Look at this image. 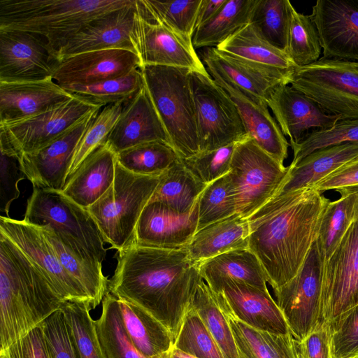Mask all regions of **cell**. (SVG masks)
I'll return each instance as SVG.
<instances>
[{
  "label": "cell",
  "mask_w": 358,
  "mask_h": 358,
  "mask_svg": "<svg viewBox=\"0 0 358 358\" xmlns=\"http://www.w3.org/2000/svg\"><path fill=\"white\" fill-rule=\"evenodd\" d=\"M202 280L199 263L186 248L132 244L118 252L108 292L148 311L169 331L174 344Z\"/></svg>",
  "instance_id": "1"
},
{
  "label": "cell",
  "mask_w": 358,
  "mask_h": 358,
  "mask_svg": "<svg viewBox=\"0 0 358 358\" xmlns=\"http://www.w3.org/2000/svg\"><path fill=\"white\" fill-rule=\"evenodd\" d=\"M331 201L313 187L271 199L250 217L248 248L275 291L299 272Z\"/></svg>",
  "instance_id": "2"
},
{
  "label": "cell",
  "mask_w": 358,
  "mask_h": 358,
  "mask_svg": "<svg viewBox=\"0 0 358 358\" xmlns=\"http://www.w3.org/2000/svg\"><path fill=\"white\" fill-rule=\"evenodd\" d=\"M63 303L36 265L0 234V350L39 326Z\"/></svg>",
  "instance_id": "3"
},
{
  "label": "cell",
  "mask_w": 358,
  "mask_h": 358,
  "mask_svg": "<svg viewBox=\"0 0 358 358\" xmlns=\"http://www.w3.org/2000/svg\"><path fill=\"white\" fill-rule=\"evenodd\" d=\"M132 0H0V29L43 37L57 52L87 22L121 8Z\"/></svg>",
  "instance_id": "4"
},
{
  "label": "cell",
  "mask_w": 358,
  "mask_h": 358,
  "mask_svg": "<svg viewBox=\"0 0 358 358\" xmlns=\"http://www.w3.org/2000/svg\"><path fill=\"white\" fill-rule=\"evenodd\" d=\"M140 69L144 85L180 159L199 152L191 71L154 65H144Z\"/></svg>",
  "instance_id": "5"
},
{
  "label": "cell",
  "mask_w": 358,
  "mask_h": 358,
  "mask_svg": "<svg viewBox=\"0 0 358 358\" xmlns=\"http://www.w3.org/2000/svg\"><path fill=\"white\" fill-rule=\"evenodd\" d=\"M159 177L131 173L116 161L112 185L87 208L110 248L120 252L133 244L138 221Z\"/></svg>",
  "instance_id": "6"
},
{
  "label": "cell",
  "mask_w": 358,
  "mask_h": 358,
  "mask_svg": "<svg viewBox=\"0 0 358 358\" xmlns=\"http://www.w3.org/2000/svg\"><path fill=\"white\" fill-rule=\"evenodd\" d=\"M289 84L329 114L341 119H358V61L323 56L313 64L294 69Z\"/></svg>",
  "instance_id": "7"
},
{
  "label": "cell",
  "mask_w": 358,
  "mask_h": 358,
  "mask_svg": "<svg viewBox=\"0 0 358 358\" xmlns=\"http://www.w3.org/2000/svg\"><path fill=\"white\" fill-rule=\"evenodd\" d=\"M289 171V166L280 164L248 136L237 142L228 173L236 213L250 217L275 196Z\"/></svg>",
  "instance_id": "8"
},
{
  "label": "cell",
  "mask_w": 358,
  "mask_h": 358,
  "mask_svg": "<svg viewBox=\"0 0 358 358\" xmlns=\"http://www.w3.org/2000/svg\"><path fill=\"white\" fill-rule=\"evenodd\" d=\"M189 81L199 152L216 150L248 136L234 101L210 75L191 71Z\"/></svg>",
  "instance_id": "9"
},
{
  "label": "cell",
  "mask_w": 358,
  "mask_h": 358,
  "mask_svg": "<svg viewBox=\"0 0 358 358\" xmlns=\"http://www.w3.org/2000/svg\"><path fill=\"white\" fill-rule=\"evenodd\" d=\"M23 220L38 226L49 225L78 242L101 262L106 257L105 242L96 222L86 208L62 191L34 188Z\"/></svg>",
  "instance_id": "10"
},
{
  "label": "cell",
  "mask_w": 358,
  "mask_h": 358,
  "mask_svg": "<svg viewBox=\"0 0 358 358\" xmlns=\"http://www.w3.org/2000/svg\"><path fill=\"white\" fill-rule=\"evenodd\" d=\"M324 262L315 240L296 275L274 291L291 334L301 342L320 322Z\"/></svg>",
  "instance_id": "11"
},
{
  "label": "cell",
  "mask_w": 358,
  "mask_h": 358,
  "mask_svg": "<svg viewBox=\"0 0 358 358\" xmlns=\"http://www.w3.org/2000/svg\"><path fill=\"white\" fill-rule=\"evenodd\" d=\"M65 102L42 113L0 125V147L20 157L36 152L62 135L91 113L102 107L72 94Z\"/></svg>",
  "instance_id": "12"
},
{
  "label": "cell",
  "mask_w": 358,
  "mask_h": 358,
  "mask_svg": "<svg viewBox=\"0 0 358 358\" xmlns=\"http://www.w3.org/2000/svg\"><path fill=\"white\" fill-rule=\"evenodd\" d=\"M0 234L36 265L63 302L85 303L92 309L87 293L63 267L39 226L1 215Z\"/></svg>",
  "instance_id": "13"
},
{
  "label": "cell",
  "mask_w": 358,
  "mask_h": 358,
  "mask_svg": "<svg viewBox=\"0 0 358 358\" xmlns=\"http://www.w3.org/2000/svg\"><path fill=\"white\" fill-rule=\"evenodd\" d=\"M357 305L358 222H354L332 255L324 262L320 322H331Z\"/></svg>",
  "instance_id": "14"
},
{
  "label": "cell",
  "mask_w": 358,
  "mask_h": 358,
  "mask_svg": "<svg viewBox=\"0 0 358 358\" xmlns=\"http://www.w3.org/2000/svg\"><path fill=\"white\" fill-rule=\"evenodd\" d=\"M206 282L221 310L230 312L238 320L255 329L279 335L290 333L281 310L268 290L231 278Z\"/></svg>",
  "instance_id": "15"
},
{
  "label": "cell",
  "mask_w": 358,
  "mask_h": 358,
  "mask_svg": "<svg viewBox=\"0 0 358 358\" xmlns=\"http://www.w3.org/2000/svg\"><path fill=\"white\" fill-rule=\"evenodd\" d=\"M131 41L141 67L144 65L173 66L209 75L195 51L192 39L161 23L145 19L138 7Z\"/></svg>",
  "instance_id": "16"
},
{
  "label": "cell",
  "mask_w": 358,
  "mask_h": 358,
  "mask_svg": "<svg viewBox=\"0 0 358 358\" xmlns=\"http://www.w3.org/2000/svg\"><path fill=\"white\" fill-rule=\"evenodd\" d=\"M57 59L47 41L31 32L0 29V82L52 78Z\"/></svg>",
  "instance_id": "17"
},
{
  "label": "cell",
  "mask_w": 358,
  "mask_h": 358,
  "mask_svg": "<svg viewBox=\"0 0 358 358\" xmlns=\"http://www.w3.org/2000/svg\"><path fill=\"white\" fill-rule=\"evenodd\" d=\"M101 108L44 148L20 155L22 169L34 188L62 191L76 146Z\"/></svg>",
  "instance_id": "18"
},
{
  "label": "cell",
  "mask_w": 358,
  "mask_h": 358,
  "mask_svg": "<svg viewBox=\"0 0 358 358\" xmlns=\"http://www.w3.org/2000/svg\"><path fill=\"white\" fill-rule=\"evenodd\" d=\"M310 16L324 57L358 61V0H317Z\"/></svg>",
  "instance_id": "19"
},
{
  "label": "cell",
  "mask_w": 358,
  "mask_h": 358,
  "mask_svg": "<svg viewBox=\"0 0 358 358\" xmlns=\"http://www.w3.org/2000/svg\"><path fill=\"white\" fill-rule=\"evenodd\" d=\"M137 54L123 49L85 52L57 60L52 79L61 87L87 85L140 68Z\"/></svg>",
  "instance_id": "20"
},
{
  "label": "cell",
  "mask_w": 358,
  "mask_h": 358,
  "mask_svg": "<svg viewBox=\"0 0 358 358\" xmlns=\"http://www.w3.org/2000/svg\"><path fill=\"white\" fill-rule=\"evenodd\" d=\"M202 62L214 80L229 83L252 99L268 101L282 84H289L292 71L259 66L230 57L216 48H205Z\"/></svg>",
  "instance_id": "21"
},
{
  "label": "cell",
  "mask_w": 358,
  "mask_h": 358,
  "mask_svg": "<svg viewBox=\"0 0 358 358\" xmlns=\"http://www.w3.org/2000/svg\"><path fill=\"white\" fill-rule=\"evenodd\" d=\"M136 0L92 20L70 36L57 52V60L94 50L123 49L134 52L131 41Z\"/></svg>",
  "instance_id": "22"
},
{
  "label": "cell",
  "mask_w": 358,
  "mask_h": 358,
  "mask_svg": "<svg viewBox=\"0 0 358 358\" xmlns=\"http://www.w3.org/2000/svg\"><path fill=\"white\" fill-rule=\"evenodd\" d=\"M198 227V201L193 210L179 213L159 201L149 202L138 221L133 244L165 248H186Z\"/></svg>",
  "instance_id": "23"
},
{
  "label": "cell",
  "mask_w": 358,
  "mask_h": 358,
  "mask_svg": "<svg viewBox=\"0 0 358 358\" xmlns=\"http://www.w3.org/2000/svg\"><path fill=\"white\" fill-rule=\"evenodd\" d=\"M268 106L290 143H299L310 129H327L341 119L327 113L317 102L289 84H282L274 90Z\"/></svg>",
  "instance_id": "24"
},
{
  "label": "cell",
  "mask_w": 358,
  "mask_h": 358,
  "mask_svg": "<svg viewBox=\"0 0 358 358\" xmlns=\"http://www.w3.org/2000/svg\"><path fill=\"white\" fill-rule=\"evenodd\" d=\"M152 141H162L171 145L166 130L144 85L124 104L122 113L106 143L117 154Z\"/></svg>",
  "instance_id": "25"
},
{
  "label": "cell",
  "mask_w": 358,
  "mask_h": 358,
  "mask_svg": "<svg viewBox=\"0 0 358 358\" xmlns=\"http://www.w3.org/2000/svg\"><path fill=\"white\" fill-rule=\"evenodd\" d=\"M52 78L26 82H0V125L35 116L72 98Z\"/></svg>",
  "instance_id": "26"
},
{
  "label": "cell",
  "mask_w": 358,
  "mask_h": 358,
  "mask_svg": "<svg viewBox=\"0 0 358 358\" xmlns=\"http://www.w3.org/2000/svg\"><path fill=\"white\" fill-rule=\"evenodd\" d=\"M39 227L63 267L82 286L90 300L92 309H95L108 292L109 280L103 273L102 262L73 238L49 225Z\"/></svg>",
  "instance_id": "27"
},
{
  "label": "cell",
  "mask_w": 358,
  "mask_h": 358,
  "mask_svg": "<svg viewBox=\"0 0 358 358\" xmlns=\"http://www.w3.org/2000/svg\"><path fill=\"white\" fill-rule=\"evenodd\" d=\"M236 105L247 135L265 152L283 164L289 143L266 103L255 100L234 85L215 80Z\"/></svg>",
  "instance_id": "28"
},
{
  "label": "cell",
  "mask_w": 358,
  "mask_h": 358,
  "mask_svg": "<svg viewBox=\"0 0 358 358\" xmlns=\"http://www.w3.org/2000/svg\"><path fill=\"white\" fill-rule=\"evenodd\" d=\"M116 156L110 146L103 143L83 161L62 192L87 209L112 185L115 176Z\"/></svg>",
  "instance_id": "29"
},
{
  "label": "cell",
  "mask_w": 358,
  "mask_h": 358,
  "mask_svg": "<svg viewBox=\"0 0 358 358\" xmlns=\"http://www.w3.org/2000/svg\"><path fill=\"white\" fill-rule=\"evenodd\" d=\"M357 156L358 143H344L315 150L297 164L289 165L287 177L274 196L310 187Z\"/></svg>",
  "instance_id": "30"
},
{
  "label": "cell",
  "mask_w": 358,
  "mask_h": 358,
  "mask_svg": "<svg viewBox=\"0 0 358 358\" xmlns=\"http://www.w3.org/2000/svg\"><path fill=\"white\" fill-rule=\"evenodd\" d=\"M248 219L238 213L199 229L186 249L198 263L234 250L248 248Z\"/></svg>",
  "instance_id": "31"
},
{
  "label": "cell",
  "mask_w": 358,
  "mask_h": 358,
  "mask_svg": "<svg viewBox=\"0 0 358 358\" xmlns=\"http://www.w3.org/2000/svg\"><path fill=\"white\" fill-rule=\"evenodd\" d=\"M117 299L125 330L142 355L156 358L173 347V337L161 322L135 303Z\"/></svg>",
  "instance_id": "32"
},
{
  "label": "cell",
  "mask_w": 358,
  "mask_h": 358,
  "mask_svg": "<svg viewBox=\"0 0 358 358\" xmlns=\"http://www.w3.org/2000/svg\"><path fill=\"white\" fill-rule=\"evenodd\" d=\"M220 52L259 66L292 71L296 66L286 52L273 46L249 23L216 47Z\"/></svg>",
  "instance_id": "33"
},
{
  "label": "cell",
  "mask_w": 358,
  "mask_h": 358,
  "mask_svg": "<svg viewBox=\"0 0 358 358\" xmlns=\"http://www.w3.org/2000/svg\"><path fill=\"white\" fill-rule=\"evenodd\" d=\"M221 310L231 329L239 358H296L291 333L279 335L262 331L240 321L230 312Z\"/></svg>",
  "instance_id": "34"
},
{
  "label": "cell",
  "mask_w": 358,
  "mask_h": 358,
  "mask_svg": "<svg viewBox=\"0 0 358 358\" xmlns=\"http://www.w3.org/2000/svg\"><path fill=\"white\" fill-rule=\"evenodd\" d=\"M199 271L205 282L231 278L268 290L266 273L249 248L234 250L201 262Z\"/></svg>",
  "instance_id": "35"
},
{
  "label": "cell",
  "mask_w": 358,
  "mask_h": 358,
  "mask_svg": "<svg viewBox=\"0 0 358 358\" xmlns=\"http://www.w3.org/2000/svg\"><path fill=\"white\" fill-rule=\"evenodd\" d=\"M207 185L180 159L160 175L159 184L149 202L159 201L179 213H188L193 210Z\"/></svg>",
  "instance_id": "36"
},
{
  "label": "cell",
  "mask_w": 358,
  "mask_h": 358,
  "mask_svg": "<svg viewBox=\"0 0 358 358\" xmlns=\"http://www.w3.org/2000/svg\"><path fill=\"white\" fill-rule=\"evenodd\" d=\"M257 0H227L209 21L197 27L192 43L195 49L216 48L249 24Z\"/></svg>",
  "instance_id": "37"
},
{
  "label": "cell",
  "mask_w": 358,
  "mask_h": 358,
  "mask_svg": "<svg viewBox=\"0 0 358 358\" xmlns=\"http://www.w3.org/2000/svg\"><path fill=\"white\" fill-rule=\"evenodd\" d=\"M94 322L106 358H148L137 350L129 338L117 299L109 292L103 299L101 315Z\"/></svg>",
  "instance_id": "38"
},
{
  "label": "cell",
  "mask_w": 358,
  "mask_h": 358,
  "mask_svg": "<svg viewBox=\"0 0 358 358\" xmlns=\"http://www.w3.org/2000/svg\"><path fill=\"white\" fill-rule=\"evenodd\" d=\"M144 86L140 68L120 77L87 85L62 87L71 94L101 107L117 103H127Z\"/></svg>",
  "instance_id": "39"
},
{
  "label": "cell",
  "mask_w": 358,
  "mask_h": 358,
  "mask_svg": "<svg viewBox=\"0 0 358 358\" xmlns=\"http://www.w3.org/2000/svg\"><path fill=\"white\" fill-rule=\"evenodd\" d=\"M200 3L201 0H136L138 9L143 17L161 23L192 40Z\"/></svg>",
  "instance_id": "40"
},
{
  "label": "cell",
  "mask_w": 358,
  "mask_h": 358,
  "mask_svg": "<svg viewBox=\"0 0 358 358\" xmlns=\"http://www.w3.org/2000/svg\"><path fill=\"white\" fill-rule=\"evenodd\" d=\"M117 162L131 173L160 176L180 157L169 143L152 141L136 145L117 154Z\"/></svg>",
  "instance_id": "41"
},
{
  "label": "cell",
  "mask_w": 358,
  "mask_h": 358,
  "mask_svg": "<svg viewBox=\"0 0 358 358\" xmlns=\"http://www.w3.org/2000/svg\"><path fill=\"white\" fill-rule=\"evenodd\" d=\"M192 306L206 326L224 358H239L229 322L217 303L213 293L202 280L194 295Z\"/></svg>",
  "instance_id": "42"
},
{
  "label": "cell",
  "mask_w": 358,
  "mask_h": 358,
  "mask_svg": "<svg viewBox=\"0 0 358 358\" xmlns=\"http://www.w3.org/2000/svg\"><path fill=\"white\" fill-rule=\"evenodd\" d=\"M292 8L288 0H257L250 23L267 42L286 52Z\"/></svg>",
  "instance_id": "43"
},
{
  "label": "cell",
  "mask_w": 358,
  "mask_h": 358,
  "mask_svg": "<svg viewBox=\"0 0 358 358\" xmlns=\"http://www.w3.org/2000/svg\"><path fill=\"white\" fill-rule=\"evenodd\" d=\"M355 203V196L350 194L330 201L328 204L316 239L324 262L332 255L354 222Z\"/></svg>",
  "instance_id": "44"
},
{
  "label": "cell",
  "mask_w": 358,
  "mask_h": 358,
  "mask_svg": "<svg viewBox=\"0 0 358 358\" xmlns=\"http://www.w3.org/2000/svg\"><path fill=\"white\" fill-rule=\"evenodd\" d=\"M61 308L78 357L106 358L90 314V306L85 303L64 302Z\"/></svg>",
  "instance_id": "45"
},
{
  "label": "cell",
  "mask_w": 358,
  "mask_h": 358,
  "mask_svg": "<svg viewBox=\"0 0 358 358\" xmlns=\"http://www.w3.org/2000/svg\"><path fill=\"white\" fill-rule=\"evenodd\" d=\"M322 49L310 16L297 12L293 7L286 50L290 60L296 67L309 65L320 59Z\"/></svg>",
  "instance_id": "46"
},
{
  "label": "cell",
  "mask_w": 358,
  "mask_h": 358,
  "mask_svg": "<svg viewBox=\"0 0 358 358\" xmlns=\"http://www.w3.org/2000/svg\"><path fill=\"white\" fill-rule=\"evenodd\" d=\"M236 213L234 190L228 173L208 184L198 199L197 230Z\"/></svg>",
  "instance_id": "47"
},
{
  "label": "cell",
  "mask_w": 358,
  "mask_h": 358,
  "mask_svg": "<svg viewBox=\"0 0 358 358\" xmlns=\"http://www.w3.org/2000/svg\"><path fill=\"white\" fill-rule=\"evenodd\" d=\"M125 103L103 106L84 133L74 151L68 171L66 182L83 161L106 139L119 119Z\"/></svg>",
  "instance_id": "48"
},
{
  "label": "cell",
  "mask_w": 358,
  "mask_h": 358,
  "mask_svg": "<svg viewBox=\"0 0 358 358\" xmlns=\"http://www.w3.org/2000/svg\"><path fill=\"white\" fill-rule=\"evenodd\" d=\"M173 346L196 358H224L192 304L183 320Z\"/></svg>",
  "instance_id": "49"
},
{
  "label": "cell",
  "mask_w": 358,
  "mask_h": 358,
  "mask_svg": "<svg viewBox=\"0 0 358 358\" xmlns=\"http://www.w3.org/2000/svg\"><path fill=\"white\" fill-rule=\"evenodd\" d=\"M344 143H358V119H340L331 127L310 131L300 143H290L294 165L313 152Z\"/></svg>",
  "instance_id": "50"
},
{
  "label": "cell",
  "mask_w": 358,
  "mask_h": 358,
  "mask_svg": "<svg viewBox=\"0 0 358 358\" xmlns=\"http://www.w3.org/2000/svg\"><path fill=\"white\" fill-rule=\"evenodd\" d=\"M236 143L213 150L200 151L181 161L199 180L208 185L229 172Z\"/></svg>",
  "instance_id": "51"
},
{
  "label": "cell",
  "mask_w": 358,
  "mask_h": 358,
  "mask_svg": "<svg viewBox=\"0 0 358 358\" xmlns=\"http://www.w3.org/2000/svg\"><path fill=\"white\" fill-rule=\"evenodd\" d=\"M331 356L341 358L358 352V305L329 322Z\"/></svg>",
  "instance_id": "52"
},
{
  "label": "cell",
  "mask_w": 358,
  "mask_h": 358,
  "mask_svg": "<svg viewBox=\"0 0 358 358\" xmlns=\"http://www.w3.org/2000/svg\"><path fill=\"white\" fill-rule=\"evenodd\" d=\"M0 210L9 217L10 206L20 194L18 183L27 176L18 155L4 148L0 147Z\"/></svg>",
  "instance_id": "53"
},
{
  "label": "cell",
  "mask_w": 358,
  "mask_h": 358,
  "mask_svg": "<svg viewBox=\"0 0 358 358\" xmlns=\"http://www.w3.org/2000/svg\"><path fill=\"white\" fill-rule=\"evenodd\" d=\"M53 358H79L62 308L41 324Z\"/></svg>",
  "instance_id": "54"
},
{
  "label": "cell",
  "mask_w": 358,
  "mask_h": 358,
  "mask_svg": "<svg viewBox=\"0 0 358 358\" xmlns=\"http://www.w3.org/2000/svg\"><path fill=\"white\" fill-rule=\"evenodd\" d=\"M0 358H53V356L39 325L0 350Z\"/></svg>",
  "instance_id": "55"
},
{
  "label": "cell",
  "mask_w": 358,
  "mask_h": 358,
  "mask_svg": "<svg viewBox=\"0 0 358 358\" xmlns=\"http://www.w3.org/2000/svg\"><path fill=\"white\" fill-rule=\"evenodd\" d=\"M356 185H358V156L310 187L322 193Z\"/></svg>",
  "instance_id": "56"
},
{
  "label": "cell",
  "mask_w": 358,
  "mask_h": 358,
  "mask_svg": "<svg viewBox=\"0 0 358 358\" xmlns=\"http://www.w3.org/2000/svg\"><path fill=\"white\" fill-rule=\"evenodd\" d=\"M303 342L308 358H331L329 322L320 321Z\"/></svg>",
  "instance_id": "57"
},
{
  "label": "cell",
  "mask_w": 358,
  "mask_h": 358,
  "mask_svg": "<svg viewBox=\"0 0 358 358\" xmlns=\"http://www.w3.org/2000/svg\"><path fill=\"white\" fill-rule=\"evenodd\" d=\"M227 0H201L199 7L196 29L212 19L222 8Z\"/></svg>",
  "instance_id": "58"
},
{
  "label": "cell",
  "mask_w": 358,
  "mask_h": 358,
  "mask_svg": "<svg viewBox=\"0 0 358 358\" xmlns=\"http://www.w3.org/2000/svg\"><path fill=\"white\" fill-rule=\"evenodd\" d=\"M341 196L353 194L355 196V203L354 207V222H358V185L340 188L336 189Z\"/></svg>",
  "instance_id": "59"
},
{
  "label": "cell",
  "mask_w": 358,
  "mask_h": 358,
  "mask_svg": "<svg viewBox=\"0 0 358 358\" xmlns=\"http://www.w3.org/2000/svg\"><path fill=\"white\" fill-rule=\"evenodd\" d=\"M159 358H196L188 355L173 345L167 352L161 355Z\"/></svg>",
  "instance_id": "60"
},
{
  "label": "cell",
  "mask_w": 358,
  "mask_h": 358,
  "mask_svg": "<svg viewBox=\"0 0 358 358\" xmlns=\"http://www.w3.org/2000/svg\"><path fill=\"white\" fill-rule=\"evenodd\" d=\"M296 358H308L304 342L293 339Z\"/></svg>",
  "instance_id": "61"
},
{
  "label": "cell",
  "mask_w": 358,
  "mask_h": 358,
  "mask_svg": "<svg viewBox=\"0 0 358 358\" xmlns=\"http://www.w3.org/2000/svg\"><path fill=\"white\" fill-rule=\"evenodd\" d=\"M331 358H336V357H334L331 356ZM341 358H358V352L355 353V354H353V355H349V356L341 357Z\"/></svg>",
  "instance_id": "62"
}]
</instances>
